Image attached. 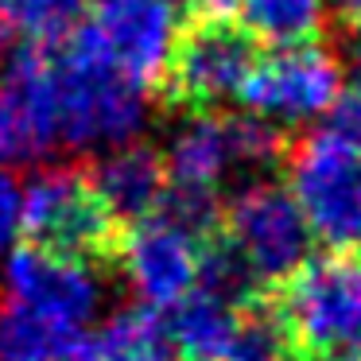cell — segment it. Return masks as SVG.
Here are the masks:
<instances>
[{
  "mask_svg": "<svg viewBox=\"0 0 361 361\" xmlns=\"http://www.w3.org/2000/svg\"><path fill=\"white\" fill-rule=\"evenodd\" d=\"M20 233L35 249L59 252V257L102 264L117 260L125 229L102 202L90 167H39L20 190Z\"/></svg>",
  "mask_w": 361,
  "mask_h": 361,
  "instance_id": "obj_3",
  "label": "cell"
},
{
  "mask_svg": "<svg viewBox=\"0 0 361 361\" xmlns=\"http://www.w3.org/2000/svg\"><path fill=\"white\" fill-rule=\"evenodd\" d=\"M8 47V24H4V16H0V51Z\"/></svg>",
  "mask_w": 361,
  "mask_h": 361,
  "instance_id": "obj_23",
  "label": "cell"
},
{
  "mask_svg": "<svg viewBox=\"0 0 361 361\" xmlns=\"http://www.w3.org/2000/svg\"><path fill=\"white\" fill-rule=\"evenodd\" d=\"M338 94H342L338 59L319 43H307V47H283L257 59L237 97L249 105L252 117L268 125L272 121L295 125V121L330 113L338 105Z\"/></svg>",
  "mask_w": 361,
  "mask_h": 361,
  "instance_id": "obj_7",
  "label": "cell"
},
{
  "mask_svg": "<svg viewBox=\"0 0 361 361\" xmlns=\"http://www.w3.org/2000/svg\"><path fill=\"white\" fill-rule=\"evenodd\" d=\"M283 314L311 357H361V257L307 260L283 283Z\"/></svg>",
  "mask_w": 361,
  "mask_h": 361,
  "instance_id": "obj_5",
  "label": "cell"
},
{
  "mask_svg": "<svg viewBox=\"0 0 361 361\" xmlns=\"http://www.w3.org/2000/svg\"><path fill=\"white\" fill-rule=\"evenodd\" d=\"M218 237L249 264L260 288H283L311 260L314 245L295 198L264 179L245 183L221 202Z\"/></svg>",
  "mask_w": 361,
  "mask_h": 361,
  "instance_id": "obj_4",
  "label": "cell"
},
{
  "mask_svg": "<svg viewBox=\"0 0 361 361\" xmlns=\"http://www.w3.org/2000/svg\"><path fill=\"white\" fill-rule=\"evenodd\" d=\"M66 361H102V357H97V350L90 345V338L82 334V338H78V345L71 350V357H66Z\"/></svg>",
  "mask_w": 361,
  "mask_h": 361,
  "instance_id": "obj_22",
  "label": "cell"
},
{
  "mask_svg": "<svg viewBox=\"0 0 361 361\" xmlns=\"http://www.w3.org/2000/svg\"><path fill=\"white\" fill-rule=\"evenodd\" d=\"M20 233V187L8 171H0V252Z\"/></svg>",
  "mask_w": 361,
  "mask_h": 361,
  "instance_id": "obj_20",
  "label": "cell"
},
{
  "mask_svg": "<svg viewBox=\"0 0 361 361\" xmlns=\"http://www.w3.org/2000/svg\"><path fill=\"white\" fill-rule=\"evenodd\" d=\"M288 195L330 257H361V148L319 128L283 148Z\"/></svg>",
  "mask_w": 361,
  "mask_h": 361,
  "instance_id": "obj_2",
  "label": "cell"
},
{
  "mask_svg": "<svg viewBox=\"0 0 361 361\" xmlns=\"http://www.w3.org/2000/svg\"><path fill=\"white\" fill-rule=\"evenodd\" d=\"M330 128L345 140H353L361 148V43L353 51V71H350V94L338 97V105L330 109Z\"/></svg>",
  "mask_w": 361,
  "mask_h": 361,
  "instance_id": "obj_19",
  "label": "cell"
},
{
  "mask_svg": "<svg viewBox=\"0 0 361 361\" xmlns=\"http://www.w3.org/2000/svg\"><path fill=\"white\" fill-rule=\"evenodd\" d=\"M210 237L187 229L171 214H152L148 221L125 229L117 260L125 268L128 288L136 291L144 307L152 311H171L179 299H187L198 288V268L202 249Z\"/></svg>",
  "mask_w": 361,
  "mask_h": 361,
  "instance_id": "obj_8",
  "label": "cell"
},
{
  "mask_svg": "<svg viewBox=\"0 0 361 361\" xmlns=\"http://www.w3.org/2000/svg\"><path fill=\"white\" fill-rule=\"evenodd\" d=\"M357 32H361V27H357Z\"/></svg>",
  "mask_w": 361,
  "mask_h": 361,
  "instance_id": "obj_25",
  "label": "cell"
},
{
  "mask_svg": "<svg viewBox=\"0 0 361 361\" xmlns=\"http://www.w3.org/2000/svg\"><path fill=\"white\" fill-rule=\"evenodd\" d=\"M90 0H0V16L8 32H20L27 43H55L82 27Z\"/></svg>",
  "mask_w": 361,
  "mask_h": 361,
  "instance_id": "obj_17",
  "label": "cell"
},
{
  "mask_svg": "<svg viewBox=\"0 0 361 361\" xmlns=\"http://www.w3.org/2000/svg\"><path fill=\"white\" fill-rule=\"evenodd\" d=\"M55 136L71 148H125L144 128V90L102 51L86 24L47 43Z\"/></svg>",
  "mask_w": 361,
  "mask_h": 361,
  "instance_id": "obj_1",
  "label": "cell"
},
{
  "mask_svg": "<svg viewBox=\"0 0 361 361\" xmlns=\"http://www.w3.org/2000/svg\"><path fill=\"white\" fill-rule=\"evenodd\" d=\"M164 322H167V334H171L179 361H221L229 334L237 326V307L195 288L187 299H179L164 314Z\"/></svg>",
  "mask_w": 361,
  "mask_h": 361,
  "instance_id": "obj_12",
  "label": "cell"
},
{
  "mask_svg": "<svg viewBox=\"0 0 361 361\" xmlns=\"http://www.w3.org/2000/svg\"><path fill=\"white\" fill-rule=\"evenodd\" d=\"M319 361H326V357H319ZM334 361H361V357H334Z\"/></svg>",
  "mask_w": 361,
  "mask_h": 361,
  "instance_id": "obj_24",
  "label": "cell"
},
{
  "mask_svg": "<svg viewBox=\"0 0 361 361\" xmlns=\"http://www.w3.org/2000/svg\"><path fill=\"white\" fill-rule=\"evenodd\" d=\"M326 24V0H241L237 27L252 43L268 47H307L322 35Z\"/></svg>",
  "mask_w": 361,
  "mask_h": 361,
  "instance_id": "obj_13",
  "label": "cell"
},
{
  "mask_svg": "<svg viewBox=\"0 0 361 361\" xmlns=\"http://www.w3.org/2000/svg\"><path fill=\"white\" fill-rule=\"evenodd\" d=\"M90 32L102 51L140 90L159 86L167 59L179 39V4L175 0H94Z\"/></svg>",
  "mask_w": 361,
  "mask_h": 361,
  "instance_id": "obj_10",
  "label": "cell"
},
{
  "mask_svg": "<svg viewBox=\"0 0 361 361\" xmlns=\"http://www.w3.org/2000/svg\"><path fill=\"white\" fill-rule=\"evenodd\" d=\"M102 361H179L167 322L152 307H125L102 330L86 334Z\"/></svg>",
  "mask_w": 361,
  "mask_h": 361,
  "instance_id": "obj_14",
  "label": "cell"
},
{
  "mask_svg": "<svg viewBox=\"0 0 361 361\" xmlns=\"http://www.w3.org/2000/svg\"><path fill=\"white\" fill-rule=\"evenodd\" d=\"M78 338L16 299H0V361H66Z\"/></svg>",
  "mask_w": 361,
  "mask_h": 361,
  "instance_id": "obj_15",
  "label": "cell"
},
{
  "mask_svg": "<svg viewBox=\"0 0 361 361\" xmlns=\"http://www.w3.org/2000/svg\"><path fill=\"white\" fill-rule=\"evenodd\" d=\"M90 179L121 229H133L148 221L152 214H159L167 202V190H171L164 156L156 148H140V144H125V148H113L109 156H102V164L90 167Z\"/></svg>",
  "mask_w": 361,
  "mask_h": 361,
  "instance_id": "obj_11",
  "label": "cell"
},
{
  "mask_svg": "<svg viewBox=\"0 0 361 361\" xmlns=\"http://www.w3.org/2000/svg\"><path fill=\"white\" fill-rule=\"evenodd\" d=\"M4 299H16L43 319L86 334L90 319L102 311V280L94 264L24 245L4 264Z\"/></svg>",
  "mask_w": 361,
  "mask_h": 361,
  "instance_id": "obj_9",
  "label": "cell"
},
{
  "mask_svg": "<svg viewBox=\"0 0 361 361\" xmlns=\"http://www.w3.org/2000/svg\"><path fill=\"white\" fill-rule=\"evenodd\" d=\"M326 4H334L345 27H361V0H326Z\"/></svg>",
  "mask_w": 361,
  "mask_h": 361,
  "instance_id": "obj_21",
  "label": "cell"
},
{
  "mask_svg": "<svg viewBox=\"0 0 361 361\" xmlns=\"http://www.w3.org/2000/svg\"><path fill=\"white\" fill-rule=\"evenodd\" d=\"M43 156V144L35 140L24 109L16 105L12 90L0 78V164H20V159Z\"/></svg>",
  "mask_w": 361,
  "mask_h": 361,
  "instance_id": "obj_18",
  "label": "cell"
},
{
  "mask_svg": "<svg viewBox=\"0 0 361 361\" xmlns=\"http://www.w3.org/2000/svg\"><path fill=\"white\" fill-rule=\"evenodd\" d=\"M252 63L257 43L237 24H187L156 90L171 109L210 113L241 94Z\"/></svg>",
  "mask_w": 361,
  "mask_h": 361,
  "instance_id": "obj_6",
  "label": "cell"
},
{
  "mask_svg": "<svg viewBox=\"0 0 361 361\" xmlns=\"http://www.w3.org/2000/svg\"><path fill=\"white\" fill-rule=\"evenodd\" d=\"M221 361H303V350L283 307L257 299L237 311V326L229 334Z\"/></svg>",
  "mask_w": 361,
  "mask_h": 361,
  "instance_id": "obj_16",
  "label": "cell"
}]
</instances>
